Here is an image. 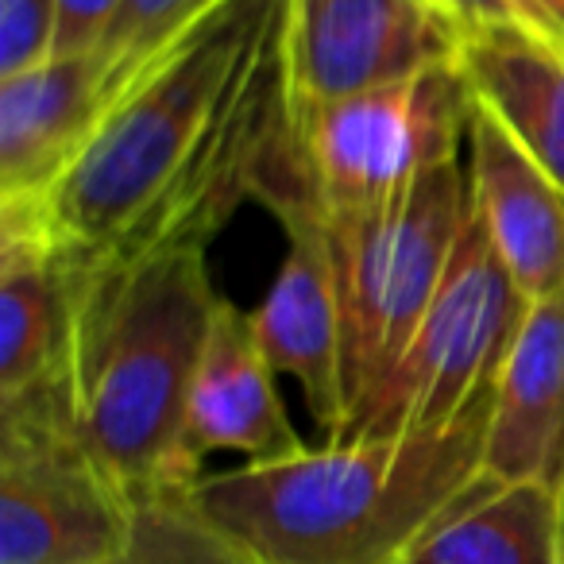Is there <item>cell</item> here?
Wrapping results in <instances>:
<instances>
[{
    "label": "cell",
    "mask_w": 564,
    "mask_h": 564,
    "mask_svg": "<svg viewBox=\"0 0 564 564\" xmlns=\"http://www.w3.org/2000/svg\"><path fill=\"white\" fill-rule=\"evenodd\" d=\"M522 9L530 12L538 32H545L564 43V0H522Z\"/></svg>",
    "instance_id": "7402d4cb"
},
{
    "label": "cell",
    "mask_w": 564,
    "mask_h": 564,
    "mask_svg": "<svg viewBox=\"0 0 564 564\" xmlns=\"http://www.w3.org/2000/svg\"><path fill=\"white\" fill-rule=\"evenodd\" d=\"M491 399L448 430L325 441L202 476L197 510L256 564H402L484 476Z\"/></svg>",
    "instance_id": "3957f363"
},
{
    "label": "cell",
    "mask_w": 564,
    "mask_h": 564,
    "mask_svg": "<svg viewBox=\"0 0 564 564\" xmlns=\"http://www.w3.org/2000/svg\"><path fill=\"white\" fill-rule=\"evenodd\" d=\"M132 510L78 437L66 376L0 399V564H109Z\"/></svg>",
    "instance_id": "52a82bcc"
},
{
    "label": "cell",
    "mask_w": 564,
    "mask_h": 564,
    "mask_svg": "<svg viewBox=\"0 0 564 564\" xmlns=\"http://www.w3.org/2000/svg\"><path fill=\"white\" fill-rule=\"evenodd\" d=\"M464 24L441 0H291L294 112L394 86L460 58Z\"/></svg>",
    "instance_id": "ba28073f"
},
{
    "label": "cell",
    "mask_w": 564,
    "mask_h": 564,
    "mask_svg": "<svg viewBox=\"0 0 564 564\" xmlns=\"http://www.w3.org/2000/svg\"><path fill=\"white\" fill-rule=\"evenodd\" d=\"M66 394L78 437L128 499L194 491L182 422L225 294L205 248L70 259Z\"/></svg>",
    "instance_id": "7a4b0ae2"
},
{
    "label": "cell",
    "mask_w": 564,
    "mask_h": 564,
    "mask_svg": "<svg viewBox=\"0 0 564 564\" xmlns=\"http://www.w3.org/2000/svg\"><path fill=\"white\" fill-rule=\"evenodd\" d=\"M468 217V166L453 163L430 171L379 209L325 220L337 251L345 310L348 417L406 352L445 282Z\"/></svg>",
    "instance_id": "277c9868"
},
{
    "label": "cell",
    "mask_w": 564,
    "mask_h": 564,
    "mask_svg": "<svg viewBox=\"0 0 564 564\" xmlns=\"http://www.w3.org/2000/svg\"><path fill=\"white\" fill-rule=\"evenodd\" d=\"M217 0H124L120 17L112 20L109 35L97 47V58L105 66V94L101 112L112 101L120 86L140 70L148 58H155L186 24H194L205 9Z\"/></svg>",
    "instance_id": "ac0fdd59"
},
{
    "label": "cell",
    "mask_w": 564,
    "mask_h": 564,
    "mask_svg": "<svg viewBox=\"0 0 564 564\" xmlns=\"http://www.w3.org/2000/svg\"><path fill=\"white\" fill-rule=\"evenodd\" d=\"M310 448L294 433L274 391V371L256 337V322L232 299H220L209 340L197 360L182 422V456L189 471L205 476L213 453H240L248 464L286 460Z\"/></svg>",
    "instance_id": "30bf717a"
},
{
    "label": "cell",
    "mask_w": 564,
    "mask_h": 564,
    "mask_svg": "<svg viewBox=\"0 0 564 564\" xmlns=\"http://www.w3.org/2000/svg\"><path fill=\"white\" fill-rule=\"evenodd\" d=\"M468 197L525 302L564 291V189L479 105L468 128Z\"/></svg>",
    "instance_id": "8fae6325"
},
{
    "label": "cell",
    "mask_w": 564,
    "mask_h": 564,
    "mask_svg": "<svg viewBox=\"0 0 564 564\" xmlns=\"http://www.w3.org/2000/svg\"><path fill=\"white\" fill-rule=\"evenodd\" d=\"M70 256L35 202H0V399L66 376Z\"/></svg>",
    "instance_id": "4fadbf2b"
},
{
    "label": "cell",
    "mask_w": 564,
    "mask_h": 564,
    "mask_svg": "<svg viewBox=\"0 0 564 564\" xmlns=\"http://www.w3.org/2000/svg\"><path fill=\"white\" fill-rule=\"evenodd\" d=\"M58 0H0V78L55 58Z\"/></svg>",
    "instance_id": "d6986e66"
},
{
    "label": "cell",
    "mask_w": 564,
    "mask_h": 564,
    "mask_svg": "<svg viewBox=\"0 0 564 564\" xmlns=\"http://www.w3.org/2000/svg\"><path fill=\"white\" fill-rule=\"evenodd\" d=\"M476 112L460 66H433L394 86L294 112V148L310 205L325 220L379 209L417 178L464 163Z\"/></svg>",
    "instance_id": "8992f818"
},
{
    "label": "cell",
    "mask_w": 564,
    "mask_h": 564,
    "mask_svg": "<svg viewBox=\"0 0 564 564\" xmlns=\"http://www.w3.org/2000/svg\"><path fill=\"white\" fill-rule=\"evenodd\" d=\"M291 0H217L112 94L43 202L70 259L209 248L243 202L310 205L286 78Z\"/></svg>",
    "instance_id": "6da1fadb"
},
{
    "label": "cell",
    "mask_w": 564,
    "mask_h": 564,
    "mask_svg": "<svg viewBox=\"0 0 564 564\" xmlns=\"http://www.w3.org/2000/svg\"><path fill=\"white\" fill-rule=\"evenodd\" d=\"M124 0H58L55 55H89L105 43Z\"/></svg>",
    "instance_id": "ffe728a7"
},
{
    "label": "cell",
    "mask_w": 564,
    "mask_h": 564,
    "mask_svg": "<svg viewBox=\"0 0 564 564\" xmlns=\"http://www.w3.org/2000/svg\"><path fill=\"white\" fill-rule=\"evenodd\" d=\"M271 217L286 232V256L251 314L256 337L274 376H291L302 387L325 441H337L348 422V383L333 236L314 205H282Z\"/></svg>",
    "instance_id": "9c48e42d"
},
{
    "label": "cell",
    "mask_w": 564,
    "mask_h": 564,
    "mask_svg": "<svg viewBox=\"0 0 564 564\" xmlns=\"http://www.w3.org/2000/svg\"><path fill=\"white\" fill-rule=\"evenodd\" d=\"M525 310L530 302L518 294L479 220L468 217L445 282L406 352L356 402L337 441L406 437L468 417L491 399Z\"/></svg>",
    "instance_id": "5b68a950"
},
{
    "label": "cell",
    "mask_w": 564,
    "mask_h": 564,
    "mask_svg": "<svg viewBox=\"0 0 564 564\" xmlns=\"http://www.w3.org/2000/svg\"><path fill=\"white\" fill-rule=\"evenodd\" d=\"M441 4H445L448 12H456L464 28L522 24V28H533V32H538V24L530 20V12L522 9V0H441Z\"/></svg>",
    "instance_id": "44dd1931"
},
{
    "label": "cell",
    "mask_w": 564,
    "mask_h": 564,
    "mask_svg": "<svg viewBox=\"0 0 564 564\" xmlns=\"http://www.w3.org/2000/svg\"><path fill=\"white\" fill-rule=\"evenodd\" d=\"M101 94L97 51L0 78V202H43L55 189L101 117Z\"/></svg>",
    "instance_id": "5bb4252c"
},
{
    "label": "cell",
    "mask_w": 564,
    "mask_h": 564,
    "mask_svg": "<svg viewBox=\"0 0 564 564\" xmlns=\"http://www.w3.org/2000/svg\"><path fill=\"white\" fill-rule=\"evenodd\" d=\"M456 66L479 109L564 189V43L522 24L464 28Z\"/></svg>",
    "instance_id": "9a60e30c"
},
{
    "label": "cell",
    "mask_w": 564,
    "mask_h": 564,
    "mask_svg": "<svg viewBox=\"0 0 564 564\" xmlns=\"http://www.w3.org/2000/svg\"><path fill=\"white\" fill-rule=\"evenodd\" d=\"M402 564H564V495L484 471Z\"/></svg>",
    "instance_id": "2e32d148"
},
{
    "label": "cell",
    "mask_w": 564,
    "mask_h": 564,
    "mask_svg": "<svg viewBox=\"0 0 564 564\" xmlns=\"http://www.w3.org/2000/svg\"><path fill=\"white\" fill-rule=\"evenodd\" d=\"M109 564H256L197 510L189 491L135 499L132 530Z\"/></svg>",
    "instance_id": "e0dca14e"
},
{
    "label": "cell",
    "mask_w": 564,
    "mask_h": 564,
    "mask_svg": "<svg viewBox=\"0 0 564 564\" xmlns=\"http://www.w3.org/2000/svg\"><path fill=\"white\" fill-rule=\"evenodd\" d=\"M484 471L564 495V291L530 302L499 368Z\"/></svg>",
    "instance_id": "7c38bea8"
}]
</instances>
